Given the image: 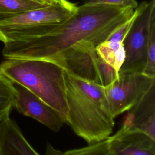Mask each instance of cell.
I'll return each instance as SVG.
<instances>
[{
    "mask_svg": "<svg viewBox=\"0 0 155 155\" xmlns=\"http://www.w3.org/2000/svg\"><path fill=\"white\" fill-rule=\"evenodd\" d=\"M84 4L88 5H115L136 9L138 6L136 0H84Z\"/></svg>",
    "mask_w": 155,
    "mask_h": 155,
    "instance_id": "cell-17",
    "label": "cell"
},
{
    "mask_svg": "<svg viewBox=\"0 0 155 155\" xmlns=\"http://www.w3.org/2000/svg\"><path fill=\"white\" fill-rule=\"evenodd\" d=\"M78 5L56 0L43 7L16 13H0V41H17L47 33L70 18Z\"/></svg>",
    "mask_w": 155,
    "mask_h": 155,
    "instance_id": "cell-4",
    "label": "cell"
},
{
    "mask_svg": "<svg viewBox=\"0 0 155 155\" xmlns=\"http://www.w3.org/2000/svg\"><path fill=\"white\" fill-rule=\"evenodd\" d=\"M0 155H40L10 116L0 122Z\"/></svg>",
    "mask_w": 155,
    "mask_h": 155,
    "instance_id": "cell-11",
    "label": "cell"
},
{
    "mask_svg": "<svg viewBox=\"0 0 155 155\" xmlns=\"http://www.w3.org/2000/svg\"><path fill=\"white\" fill-rule=\"evenodd\" d=\"M47 5L49 4H45L36 0H0V13H20Z\"/></svg>",
    "mask_w": 155,
    "mask_h": 155,
    "instance_id": "cell-14",
    "label": "cell"
},
{
    "mask_svg": "<svg viewBox=\"0 0 155 155\" xmlns=\"http://www.w3.org/2000/svg\"><path fill=\"white\" fill-rule=\"evenodd\" d=\"M0 74L20 84L54 109L67 122L64 69L49 59H5Z\"/></svg>",
    "mask_w": 155,
    "mask_h": 155,
    "instance_id": "cell-3",
    "label": "cell"
},
{
    "mask_svg": "<svg viewBox=\"0 0 155 155\" xmlns=\"http://www.w3.org/2000/svg\"><path fill=\"white\" fill-rule=\"evenodd\" d=\"M127 111L122 126L141 131L155 139V85Z\"/></svg>",
    "mask_w": 155,
    "mask_h": 155,
    "instance_id": "cell-10",
    "label": "cell"
},
{
    "mask_svg": "<svg viewBox=\"0 0 155 155\" xmlns=\"http://www.w3.org/2000/svg\"><path fill=\"white\" fill-rule=\"evenodd\" d=\"M134 10L83 4L70 18L50 31L4 44L2 56L5 59H49L82 41L97 46L128 20Z\"/></svg>",
    "mask_w": 155,
    "mask_h": 155,
    "instance_id": "cell-1",
    "label": "cell"
},
{
    "mask_svg": "<svg viewBox=\"0 0 155 155\" xmlns=\"http://www.w3.org/2000/svg\"><path fill=\"white\" fill-rule=\"evenodd\" d=\"M142 73L149 77L155 78V25L153 26L151 30L147 61Z\"/></svg>",
    "mask_w": 155,
    "mask_h": 155,
    "instance_id": "cell-16",
    "label": "cell"
},
{
    "mask_svg": "<svg viewBox=\"0 0 155 155\" xmlns=\"http://www.w3.org/2000/svg\"><path fill=\"white\" fill-rule=\"evenodd\" d=\"M67 118L73 131L89 144L108 139L114 125L104 87L64 70Z\"/></svg>",
    "mask_w": 155,
    "mask_h": 155,
    "instance_id": "cell-2",
    "label": "cell"
},
{
    "mask_svg": "<svg viewBox=\"0 0 155 155\" xmlns=\"http://www.w3.org/2000/svg\"><path fill=\"white\" fill-rule=\"evenodd\" d=\"M133 21L129 19L119 27L105 41L96 47L98 55L117 73L125 59L123 42Z\"/></svg>",
    "mask_w": 155,
    "mask_h": 155,
    "instance_id": "cell-12",
    "label": "cell"
},
{
    "mask_svg": "<svg viewBox=\"0 0 155 155\" xmlns=\"http://www.w3.org/2000/svg\"><path fill=\"white\" fill-rule=\"evenodd\" d=\"M154 85L155 78L142 73H119L116 79L104 87L113 117L128 111Z\"/></svg>",
    "mask_w": 155,
    "mask_h": 155,
    "instance_id": "cell-7",
    "label": "cell"
},
{
    "mask_svg": "<svg viewBox=\"0 0 155 155\" xmlns=\"http://www.w3.org/2000/svg\"><path fill=\"white\" fill-rule=\"evenodd\" d=\"M139 12L126 35L123 44L125 59L119 73H142L145 66L148 41L155 25V0L143 1Z\"/></svg>",
    "mask_w": 155,
    "mask_h": 155,
    "instance_id": "cell-6",
    "label": "cell"
},
{
    "mask_svg": "<svg viewBox=\"0 0 155 155\" xmlns=\"http://www.w3.org/2000/svg\"><path fill=\"white\" fill-rule=\"evenodd\" d=\"M13 85V107L19 113L36 120L54 131L61 129L65 122L54 109L24 86L16 83Z\"/></svg>",
    "mask_w": 155,
    "mask_h": 155,
    "instance_id": "cell-8",
    "label": "cell"
},
{
    "mask_svg": "<svg viewBox=\"0 0 155 155\" xmlns=\"http://www.w3.org/2000/svg\"><path fill=\"white\" fill-rule=\"evenodd\" d=\"M107 142L110 155H155V139L122 125Z\"/></svg>",
    "mask_w": 155,
    "mask_h": 155,
    "instance_id": "cell-9",
    "label": "cell"
},
{
    "mask_svg": "<svg viewBox=\"0 0 155 155\" xmlns=\"http://www.w3.org/2000/svg\"><path fill=\"white\" fill-rule=\"evenodd\" d=\"M45 155H99V145L98 142H96L83 148L70 150L62 153L48 143Z\"/></svg>",
    "mask_w": 155,
    "mask_h": 155,
    "instance_id": "cell-15",
    "label": "cell"
},
{
    "mask_svg": "<svg viewBox=\"0 0 155 155\" xmlns=\"http://www.w3.org/2000/svg\"><path fill=\"white\" fill-rule=\"evenodd\" d=\"M99 155H110L108 150V142L107 139L99 142Z\"/></svg>",
    "mask_w": 155,
    "mask_h": 155,
    "instance_id": "cell-18",
    "label": "cell"
},
{
    "mask_svg": "<svg viewBox=\"0 0 155 155\" xmlns=\"http://www.w3.org/2000/svg\"><path fill=\"white\" fill-rule=\"evenodd\" d=\"M15 94L13 83L0 74V122L10 116Z\"/></svg>",
    "mask_w": 155,
    "mask_h": 155,
    "instance_id": "cell-13",
    "label": "cell"
},
{
    "mask_svg": "<svg viewBox=\"0 0 155 155\" xmlns=\"http://www.w3.org/2000/svg\"><path fill=\"white\" fill-rule=\"evenodd\" d=\"M36 1H39V2L45 4H50L53 3V2L56 1V0H36Z\"/></svg>",
    "mask_w": 155,
    "mask_h": 155,
    "instance_id": "cell-19",
    "label": "cell"
},
{
    "mask_svg": "<svg viewBox=\"0 0 155 155\" xmlns=\"http://www.w3.org/2000/svg\"><path fill=\"white\" fill-rule=\"evenodd\" d=\"M96 47L82 41L49 59L73 75L106 87L118 77V73L98 55Z\"/></svg>",
    "mask_w": 155,
    "mask_h": 155,
    "instance_id": "cell-5",
    "label": "cell"
}]
</instances>
